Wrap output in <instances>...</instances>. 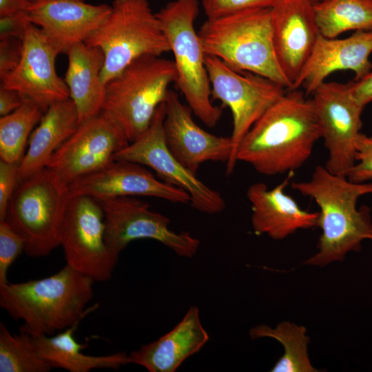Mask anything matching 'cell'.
Segmentation results:
<instances>
[{
	"label": "cell",
	"instance_id": "cell-1",
	"mask_svg": "<svg viewBox=\"0 0 372 372\" xmlns=\"http://www.w3.org/2000/svg\"><path fill=\"white\" fill-rule=\"evenodd\" d=\"M288 90L253 125L238 147L237 161L265 176L302 167L320 138L310 99L299 89Z\"/></svg>",
	"mask_w": 372,
	"mask_h": 372
},
{
	"label": "cell",
	"instance_id": "cell-2",
	"mask_svg": "<svg viewBox=\"0 0 372 372\" xmlns=\"http://www.w3.org/2000/svg\"><path fill=\"white\" fill-rule=\"evenodd\" d=\"M291 187L320 208L318 251L304 264L322 267L342 261L347 253L360 251L363 240H372L370 209L357 207L361 196L372 194V183H353L318 165L308 180L293 182Z\"/></svg>",
	"mask_w": 372,
	"mask_h": 372
},
{
	"label": "cell",
	"instance_id": "cell-3",
	"mask_svg": "<svg viewBox=\"0 0 372 372\" xmlns=\"http://www.w3.org/2000/svg\"><path fill=\"white\" fill-rule=\"evenodd\" d=\"M94 280L66 264L48 277L0 286V306L20 331L31 336L63 331L97 308H87L94 295Z\"/></svg>",
	"mask_w": 372,
	"mask_h": 372
},
{
	"label": "cell",
	"instance_id": "cell-4",
	"mask_svg": "<svg viewBox=\"0 0 372 372\" xmlns=\"http://www.w3.org/2000/svg\"><path fill=\"white\" fill-rule=\"evenodd\" d=\"M206 55L238 71L268 78L287 90L292 84L274 52L271 8H256L207 18L198 32Z\"/></svg>",
	"mask_w": 372,
	"mask_h": 372
},
{
	"label": "cell",
	"instance_id": "cell-5",
	"mask_svg": "<svg viewBox=\"0 0 372 372\" xmlns=\"http://www.w3.org/2000/svg\"><path fill=\"white\" fill-rule=\"evenodd\" d=\"M198 0H174L156 13L174 57L176 85L193 114L209 127L217 125L221 109L212 103L203 50L194 22Z\"/></svg>",
	"mask_w": 372,
	"mask_h": 372
},
{
	"label": "cell",
	"instance_id": "cell-6",
	"mask_svg": "<svg viewBox=\"0 0 372 372\" xmlns=\"http://www.w3.org/2000/svg\"><path fill=\"white\" fill-rule=\"evenodd\" d=\"M70 197L68 185L46 167L19 182L3 220L23 239L26 255L45 256L60 246V228Z\"/></svg>",
	"mask_w": 372,
	"mask_h": 372
},
{
	"label": "cell",
	"instance_id": "cell-7",
	"mask_svg": "<svg viewBox=\"0 0 372 372\" xmlns=\"http://www.w3.org/2000/svg\"><path fill=\"white\" fill-rule=\"evenodd\" d=\"M176 81L174 61L161 56L138 58L106 83L102 110L113 117L131 143L149 127Z\"/></svg>",
	"mask_w": 372,
	"mask_h": 372
},
{
	"label": "cell",
	"instance_id": "cell-8",
	"mask_svg": "<svg viewBox=\"0 0 372 372\" xmlns=\"http://www.w3.org/2000/svg\"><path fill=\"white\" fill-rule=\"evenodd\" d=\"M85 43L104 54L101 80L105 85L138 58L170 52L147 0H113L109 16Z\"/></svg>",
	"mask_w": 372,
	"mask_h": 372
},
{
	"label": "cell",
	"instance_id": "cell-9",
	"mask_svg": "<svg viewBox=\"0 0 372 372\" xmlns=\"http://www.w3.org/2000/svg\"><path fill=\"white\" fill-rule=\"evenodd\" d=\"M205 65L211 99L228 107L232 115V152L226 163V174L231 175L238 162L236 153L240 141L260 117L285 94L286 88L261 75L238 71L215 56L206 55Z\"/></svg>",
	"mask_w": 372,
	"mask_h": 372
},
{
	"label": "cell",
	"instance_id": "cell-10",
	"mask_svg": "<svg viewBox=\"0 0 372 372\" xmlns=\"http://www.w3.org/2000/svg\"><path fill=\"white\" fill-rule=\"evenodd\" d=\"M105 216L99 201L86 195H71L59 234L66 264L94 282L110 279L118 255L105 238Z\"/></svg>",
	"mask_w": 372,
	"mask_h": 372
},
{
	"label": "cell",
	"instance_id": "cell-11",
	"mask_svg": "<svg viewBox=\"0 0 372 372\" xmlns=\"http://www.w3.org/2000/svg\"><path fill=\"white\" fill-rule=\"evenodd\" d=\"M165 102L157 108L147 130L118 152L115 160L127 161L147 166L161 180L188 194L189 205L207 214H216L225 209V201L216 190L200 180L196 173L185 167L169 151L165 143L163 121Z\"/></svg>",
	"mask_w": 372,
	"mask_h": 372
},
{
	"label": "cell",
	"instance_id": "cell-12",
	"mask_svg": "<svg viewBox=\"0 0 372 372\" xmlns=\"http://www.w3.org/2000/svg\"><path fill=\"white\" fill-rule=\"evenodd\" d=\"M96 200L104 212L106 243L116 254L138 239L158 241L184 258L197 253L200 240L187 231L172 230L169 218L152 211L146 202L135 196Z\"/></svg>",
	"mask_w": 372,
	"mask_h": 372
},
{
	"label": "cell",
	"instance_id": "cell-13",
	"mask_svg": "<svg viewBox=\"0 0 372 372\" xmlns=\"http://www.w3.org/2000/svg\"><path fill=\"white\" fill-rule=\"evenodd\" d=\"M311 95L320 138L328 152L324 167L347 177L355 164V143L364 107L353 98L347 83L324 81Z\"/></svg>",
	"mask_w": 372,
	"mask_h": 372
},
{
	"label": "cell",
	"instance_id": "cell-14",
	"mask_svg": "<svg viewBox=\"0 0 372 372\" xmlns=\"http://www.w3.org/2000/svg\"><path fill=\"white\" fill-rule=\"evenodd\" d=\"M129 143L116 121L102 110L80 123L76 132L50 158L46 168L69 185L109 165Z\"/></svg>",
	"mask_w": 372,
	"mask_h": 372
},
{
	"label": "cell",
	"instance_id": "cell-15",
	"mask_svg": "<svg viewBox=\"0 0 372 372\" xmlns=\"http://www.w3.org/2000/svg\"><path fill=\"white\" fill-rule=\"evenodd\" d=\"M59 54L40 28L29 22L23 38L20 63L1 79V85L18 92L45 112L52 103L70 98L64 79L56 71Z\"/></svg>",
	"mask_w": 372,
	"mask_h": 372
},
{
	"label": "cell",
	"instance_id": "cell-16",
	"mask_svg": "<svg viewBox=\"0 0 372 372\" xmlns=\"http://www.w3.org/2000/svg\"><path fill=\"white\" fill-rule=\"evenodd\" d=\"M71 195H86L95 199L120 196H151L172 203L189 204L183 189L158 179L143 165L115 160L103 169L80 178L68 185Z\"/></svg>",
	"mask_w": 372,
	"mask_h": 372
},
{
	"label": "cell",
	"instance_id": "cell-17",
	"mask_svg": "<svg viewBox=\"0 0 372 372\" xmlns=\"http://www.w3.org/2000/svg\"><path fill=\"white\" fill-rule=\"evenodd\" d=\"M271 10L276 57L293 87L321 35L313 3L309 0H281Z\"/></svg>",
	"mask_w": 372,
	"mask_h": 372
},
{
	"label": "cell",
	"instance_id": "cell-18",
	"mask_svg": "<svg viewBox=\"0 0 372 372\" xmlns=\"http://www.w3.org/2000/svg\"><path fill=\"white\" fill-rule=\"evenodd\" d=\"M163 132L172 154L187 169L196 174L207 161L227 163L232 152L230 136L212 134L199 127L192 118V111L169 91L165 101Z\"/></svg>",
	"mask_w": 372,
	"mask_h": 372
},
{
	"label": "cell",
	"instance_id": "cell-19",
	"mask_svg": "<svg viewBox=\"0 0 372 372\" xmlns=\"http://www.w3.org/2000/svg\"><path fill=\"white\" fill-rule=\"evenodd\" d=\"M111 12V6L84 0H42L28 10L30 22L40 28L59 54L85 42Z\"/></svg>",
	"mask_w": 372,
	"mask_h": 372
},
{
	"label": "cell",
	"instance_id": "cell-20",
	"mask_svg": "<svg viewBox=\"0 0 372 372\" xmlns=\"http://www.w3.org/2000/svg\"><path fill=\"white\" fill-rule=\"evenodd\" d=\"M371 54L372 31H356L344 39L320 35L292 89L302 87L305 95H310L338 70L352 71L353 80H359L372 71Z\"/></svg>",
	"mask_w": 372,
	"mask_h": 372
},
{
	"label": "cell",
	"instance_id": "cell-21",
	"mask_svg": "<svg viewBox=\"0 0 372 372\" xmlns=\"http://www.w3.org/2000/svg\"><path fill=\"white\" fill-rule=\"evenodd\" d=\"M293 172L278 185L269 189L265 183L249 187L247 197L251 204V225L256 235L266 234L274 240H282L300 229L318 226L319 212L302 209L285 193Z\"/></svg>",
	"mask_w": 372,
	"mask_h": 372
},
{
	"label": "cell",
	"instance_id": "cell-22",
	"mask_svg": "<svg viewBox=\"0 0 372 372\" xmlns=\"http://www.w3.org/2000/svg\"><path fill=\"white\" fill-rule=\"evenodd\" d=\"M209 338L198 309L192 306L172 330L128 355L129 362L149 372H174L185 360L198 352Z\"/></svg>",
	"mask_w": 372,
	"mask_h": 372
},
{
	"label": "cell",
	"instance_id": "cell-23",
	"mask_svg": "<svg viewBox=\"0 0 372 372\" xmlns=\"http://www.w3.org/2000/svg\"><path fill=\"white\" fill-rule=\"evenodd\" d=\"M79 124L76 105L70 98L50 105L30 135L19 166V181L45 168L52 155Z\"/></svg>",
	"mask_w": 372,
	"mask_h": 372
},
{
	"label": "cell",
	"instance_id": "cell-24",
	"mask_svg": "<svg viewBox=\"0 0 372 372\" xmlns=\"http://www.w3.org/2000/svg\"><path fill=\"white\" fill-rule=\"evenodd\" d=\"M66 54L68 64L64 81L81 123L103 110L105 85L101 80V73L104 54L99 48L85 42L74 45Z\"/></svg>",
	"mask_w": 372,
	"mask_h": 372
},
{
	"label": "cell",
	"instance_id": "cell-25",
	"mask_svg": "<svg viewBox=\"0 0 372 372\" xmlns=\"http://www.w3.org/2000/svg\"><path fill=\"white\" fill-rule=\"evenodd\" d=\"M80 322L54 336H32L39 354L52 369L59 368L70 372H88L93 369L118 370L130 364L128 355L124 352L101 356L83 353L81 350L86 345L79 343L74 337Z\"/></svg>",
	"mask_w": 372,
	"mask_h": 372
},
{
	"label": "cell",
	"instance_id": "cell-26",
	"mask_svg": "<svg viewBox=\"0 0 372 372\" xmlns=\"http://www.w3.org/2000/svg\"><path fill=\"white\" fill-rule=\"evenodd\" d=\"M313 6L323 37L337 38L349 31H372V0H322Z\"/></svg>",
	"mask_w": 372,
	"mask_h": 372
},
{
	"label": "cell",
	"instance_id": "cell-27",
	"mask_svg": "<svg viewBox=\"0 0 372 372\" xmlns=\"http://www.w3.org/2000/svg\"><path fill=\"white\" fill-rule=\"evenodd\" d=\"M249 335L252 339L271 338L284 347V354L271 369V372H316L309 360V338L306 329L289 321L279 323L274 329L260 324L253 327Z\"/></svg>",
	"mask_w": 372,
	"mask_h": 372
},
{
	"label": "cell",
	"instance_id": "cell-28",
	"mask_svg": "<svg viewBox=\"0 0 372 372\" xmlns=\"http://www.w3.org/2000/svg\"><path fill=\"white\" fill-rule=\"evenodd\" d=\"M44 112L35 103L25 100L12 113L0 118V159L20 163L30 135Z\"/></svg>",
	"mask_w": 372,
	"mask_h": 372
},
{
	"label": "cell",
	"instance_id": "cell-29",
	"mask_svg": "<svg viewBox=\"0 0 372 372\" xmlns=\"http://www.w3.org/2000/svg\"><path fill=\"white\" fill-rule=\"evenodd\" d=\"M50 364L40 356L33 338L25 333L12 334L0 324V372H48Z\"/></svg>",
	"mask_w": 372,
	"mask_h": 372
},
{
	"label": "cell",
	"instance_id": "cell-30",
	"mask_svg": "<svg viewBox=\"0 0 372 372\" xmlns=\"http://www.w3.org/2000/svg\"><path fill=\"white\" fill-rule=\"evenodd\" d=\"M24 247L22 237L6 221H0V286L8 282V270Z\"/></svg>",
	"mask_w": 372,
	"mask_h": 372
},
{
	"label": "cell",
	"instance_id": "cell-31",
	"mask_svg": "<svg viewBox=\"0 0 372 372\" xmlns=\"http://www.w3.org/2000/svg\"><path fill=\"white\" fill-rule=\"evenodd\" d=\"M281 0H202L207 18L256 8H271Z\"/></svg>",
	"mask_w": 372,
	"mask_h": 372
},
{
	"label": "cell",
	"instance_id": "cell-32",
	"mask_svg": "<svg viewBox=\"0 0 372 372\" xmlns=\"http://www.w3.org/2000/svg\"><path fill=\"white\" fill-rule=\"evenodd\" d=\"M347 178L357 183L372 180V135L360 133L358 136L355 143V164Z\"/></svg>",
	"mask_w": 372,
	"mask_h": 372
},
{
	"label": "cell",
	"instance_id": "cell-33",
	"mask_svg": "<svg viewBox=\"0 0 372 372\" xmlns=\"http://www.w3.org/2000/svg\"><path fill=\"white\" fill-rule=\"evenodd\" d=\"M19 163L0 159V221L5 218L8 203L19 182Z\"/></svg>",
	"mask_w": 372,
	"mask_h": 372
},
{
	"label": "cell",
	"instance_id": "cell-34",
	"mask_svg": "<svg viewBox=\"0 0 372 372\" xmlns=\"http://www.w3.org/2000/svg\"><path fill=\"white\" fill-rule=\"evenodd\" d=\"M23 53V39L0 40V79L12 72L19 64Z\"/></svg>",
	"mask_w": 372,
	"mask_h": 372
},
{
	"label": "cell",
	"instance_id": "cell-35",
	"mask_svg": "<svg viewBox=\"0 0 372 372\" xmlns=\"http://www.w3.org/2000/svg\"><path fill=\"white\" fill-rule=\"evenodd\" d=\"M30 22L28 11L18 12L0 17V40L23 39Z\"/></svg>",
	"mask_w": 372,
	"mask_h": 372
},
{
	"label": "cell",
	"instance_id": "cell-36",
	"mask_svg": "<svg viewBox=\"0 0 372 372\" xmlns=\"http://www.w3.org/2000/svg\"><path fill=\"white\" fill-rule=\"evenodd\" d=\"M350 93L356 102L365 107L372 102V71L359 80L347 83Z\"/></svg>",
	"mask_w": 372,
	"mask_h": 372
},
{
	"label": "cell",
	"instance_id": "cell-37",
	"mask_svg": "<svg viewBox=\"0 0 372 372\" xmlns=\"http://www.w3.org/2000/svg\"><path fill=\"white\" fill-rule=\"evenodd\" d=\"M25 99L18 92L0 86V116L8 115L19 107L25 102Z\"/></svg>",
	"mask_w": 372,
	"mask_h": 372
},
{
	"label": "cell",
	"instance_id": "cell-38",
	"mask_svg": "<svg viewBox=\"0 0 372 372\" xmlns=\"http://www.w3.org/2000/svg\"><path fill=\"white\" fill-rule=\"evenodd\" d=\"M32 3L31 0H0V17L28 11Z\"/></svg>",
	"mask_w": 372,
	"mask_h": 372
},
{
	"label": "cell",
	"instance_id": "cell-39",
	"mask_svg": "<svg viewBox=\"0 0 372 372\" xmlns=\"http://www.w3.org/2000/svg\"><path fill=\"white\" fill-rule=\"evenodd\" d=\"M309 1H310L313 3H316L320 2V1H321L322 0H309Z\"/></svg>",
	"mask_w": 372,
	"mask_h": 372
},
{
	"label": "cell",
	"instance_id": "cell-40",
	"mask_svg": "<svg viewBox=\"0 0 372 372\" xmlns=\"http://www.w3.org/2000/svg\"><path fill=\"white\" fill-rule=\"evenodd\" d=\"M42 1V0H31V1H32V3L36 2V1Z\"/></svg>",
	"mask_w": 372,
	"mask_h": 372
}]
</instances>
